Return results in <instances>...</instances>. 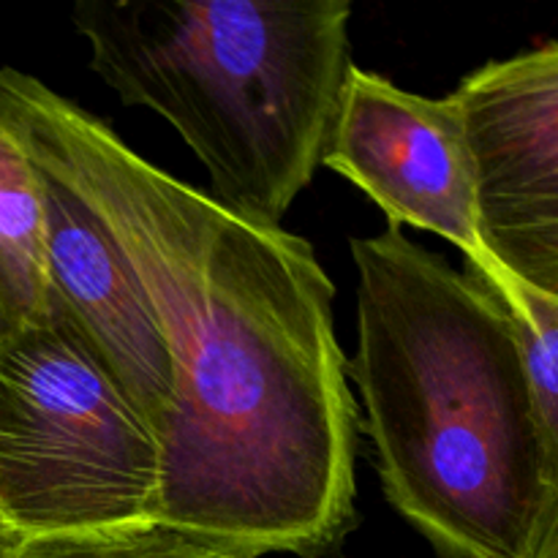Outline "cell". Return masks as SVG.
Masks as SVG:
<instances>
[{"label":"cell","instance_id":"cell-1","mask_svg":"<svg viewBox=\"0 0 558 558\" xmlns=\"http://www.w3.org/2000/svg\"><path fill=\"white\" fill-rule=\"evenodd\" d=\"M0 129L80 191L172 360L158 526L251 558L341 548L357 523V403L308 240L238 216L11 65Z\"/></svg>","mask_w":558,"mask_h":558},{"label":"cell","instance_id":"cell-2","mask_svg":"<svg viewBox=\"0 0 558 558\" xmlns=\"http://www.w3.org/2000/svg\"><path fill=\"white\" fill-rule=\"evenodd\" d=\"M349 248L357 349L347 376L387 501L439 558H515L548 485L505 305L398 227Z\"/></svg>","mask_w":558,"mask_h":558},{"label":"cell","instance_id":"cell-3","mask_svg":"<svg viewBox=\"0 0 558 558\" xmlns=\"http://www.w3.org/2000/svg\"><path fill=\"white\" fill-rule=\"evenodd\" d=\"M349 0L76 3L90 69L125 107L161 114L213 183L262 227L322 167L349 71Z\"/></svg>","mask_w":558,"mask_h":558},{"label":"cell","instance_id":"cell-4","mask_svg":"<svg viewBox=\"0 0 558 558\" xmlns=\"http://www.w3.org/2000/svg\"><path fill=\"white\" fill-rule=\"evenodd\" d=\"M161 450L52 298L0 347V529L14 550L158 526Z\"/></svg>","mask_w":558,"mask_h":558},{"label":"cell","instance_id":"cell-5","mask_svg":"<svg viewBox=\"0 0 558 558\" xmlns=\"http://www.w3.org/2000/svg\"><path fill=\"white\" fill-rule=\"evenodd\" d=\"M322 167L365 191L390 227L423 229L456 245L474 278L501 276L483 240L477 169L452 96H417L354 65Z\"/></svg>","mask_w":558,"mask_h":558},{"label":"cell","instance_id":"cell-6","mask_svg":"<svg viewBox=\"0 0 558 558\" xmlns=\"http://www.w3.org/2000/svg\"><path fill=\"white\" fill-rule=\"evenodd\" d=\"M501 272L558 300V41L490 60L450 93Z\"/></svg>","mask_w":558,"mask_h":558},{"label":"cell","instance_id":"cell-7","mask_svg":"<svg viewBox=\"0 0 558 558\" xmlns=\"http://www.w3.org/2000/svg\"><path fill=\"white\" fill-rule=\"evenodd\" d=\"M33 163L44 189L54 303L161 445L172 412V360L145 292L80 191L47 163Z\"/></svg>","mask_w":558,"mask_h":558},{"label":"cell","instance_id":"cell-8","mask_svg":"<svg viewBox=\"0 0 558 558\" xmlns=\"http://www.w3.org/2000/svg\"><path fill=\"white\" fill-rule=\"evenodd\" d=\"M49 316L41 178L20 142L0 129V347Z\"/></svg>","mask_w":558,"mask_h":558},{"label":"cell","instance_id":"cell-9","mask_svg":"<svg viewBox=\"0 0 558 558\" xmlns=\"http://www.w3.org/2000/svg\"><path fill=\"white\" fill-rule=\"evenodd\" d=\"M480 283H485L505 305L515 330L543 447L545 485L550 488L558 483V300L534 292L507 272H501L496 281Z\"/></svg>","mask_w":558,"mask_h":558},{"label":"cell","instance_id":"cell-10","mask_svg":"<svg viewBox=\"0 0 558 558\" xmlns=\"http://www.w3.org/2000/svg\"><path fill=\"white\" fill-rule=\"evenodd\" d=\"M515 558H558V483L545 490L537 518Z\"/></svg>","mask_w":558,"mask_h":558},{"label":"cell","instance_id":"cell-11","mask_svg":"<svg viewBox=\"0 0 558 558\" xmlns=\"http://www.w3.org/2000/svg\"><path fill=\"white\" fill-rule=\"evenodd\" d=\"M20 554H22V550L11 548V543H9V539H5L3 529H0V558H14V556H20Z\"/></svg>","mask_w":558,"mask_h":558}]
</instances>
